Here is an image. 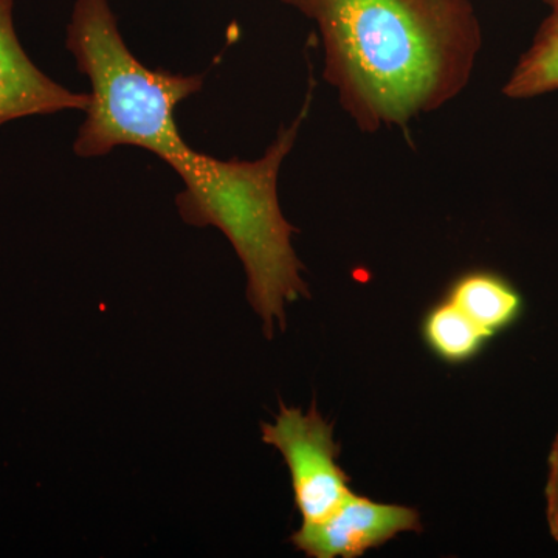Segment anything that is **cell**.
Wrapping results in <instances>:
<instances>
[{"label":"cell","instance_id":"obj_8","mask_svg":"<svg viewBox=\"0 0 558 558\" xmlns=\"http://www.w3.org/2000/svg\"><path fill=\"white\" fill-rule=\"evenodd\" d=\"M421 333L433 355L447 365L472 362L492 340L487 332L447 299L429 307L422 319Z\"/></svg>","mask_w":558,"mask_h":558},{"label":"cell","instance_id":"obj_10","mask_svg":"<svg viewBox=\"0 0 558 558\" xmlns=\"http://www.w3.org/2000/svg\"><path fill=\"white\" fill-rule=\"evenodd\" d=\"M545 498L546 521H548L550 535L558 543V432L549 450Z\"/></svg>","mask_w":558,"mask_h":558},{"label":"cell","instance_id":"obj_6","mask_svg":"<svg viewBox=\"0 0 558 558\" xmlns=\"http://www.w3.org/2000/svg\"><path fill=\"white\" fill-rule=\"evenodd\" d=\"M14 0H0V126L25 117L86 110L89 94H76L43 72L17 38Z\"/></svg>","mask_w":558,"mask_h":558},{"label":"cell","instance_id":"obj_7","mask_svg":"<svg viewBox=\"0 0 558 558\" xmlns=\"http://www.w3.org/2000/svg\"><path fill=\"white\" fill-rule=\"evenodd\" d=\"M444 299L451 301L494 339L523 314V296L512 282L490 270H470L454 279Z\"/></svg>","mask_w":558,"mask_h":558},{"label":"cell","instance_id":"obj_1","mask_svg":"<svg viewBox=\"0 0 558 558\" xmlns=\"http://www.w3.org/2000/svg\"><path fill=\"white\" fill-rule=\"evenodd\" d=\"M317 24L323 78L360 131L409 130L462 94L483 49L472 0H281Z\"/></svg>","mask_w":558,"mask_h":558},{"label":"cell","instance_id":"obj_5","mask_svg":"<svg viewBox=\"0 0 558 558\" xmlns=\"http://www.w3.org/2000/svg\"><path fill=\"white\" fill-rule=\"evenodd\" d=\"M422 529L416 509L385 505L352 492L325 520L303 523L289 542L311 558H355L387 545L403 532Z\"/></svg>","mask_w":558,"mask_h":558},{"label":"cell","instance_id":"obj_11","mask_svg":"<svg viewBox=\"0 0 558 558\" xmlns=\"http://www.w3.org/2000/svg\"><path fill=\"white\" fill-rule=\"evenodd\" d=\"M542 2H545L546 5H549L550 10L557 9L558 7V0H542Z\"/></svg>","mask_w":558,"mask_h":558},{"label":"cell","instance_id":"obj_2","mask_svg":"<svg viewBox=\"0 0 558 558\" xmlns=\"http://www.w3.org/2000/svg\"><path fill=\"white\" fill-rule=\"evenodd\" d=\"M312 92L299 117L258 160H219L186 146L167 161L183 190L175 197L180 218L193 227H215L233 245L247 275L250 306L274 339L275 323L286 329V306L310 299L303 263L292 247L295 227L282 215L278 178L310 112Z\"/></svg>","mask_w":558,"mask_h":558},{"label":"cell","instance_id":"obj_3","mask_svg":"<svg viewBox=\"0 0 558 558\" xmlns=\"http://www.w3.org/2000/svg\"><path fill=\"white\" fill-rule=\"evenodd\" d=\"M65 47L76 69L90 81L86 119L73 143L83 159L135 146L167 163L189 146L175 109L204 87V75L149 69L132 53L109 0H76Z\"/></svg>","mask_w":558,"mask_h":558},{"label":"cell","instance_id":"obj_4","mask_svg":"<svg viewBox=\"0 0 558 558\" xmlns=\"http://www.w3.org/2000/svg\"><path fill=\"white\" fill-rule=\"evenodd\" d=\"M260 427L263 442L284 458L303 523L325 520L352 494L351 478L337 461L340 446L333 439V427L315 402L307 413L281 403L277 421Z\"/></svg>","mask_w":558,"mask_h":558},{"label":"cell","instance_id":"obj_9","mask_svg":"<svg viewBox=\"0 0 558 558\" xmlns=\"http://www.w3.org/2000/svg\"><path fill=\"white\" fill-rule=\"evenodd\" d=\"M558 90V7L539 25L531 47L517 62L502 94L512 100H529Z\"/></svg>","mask_w":558,"mask_h":558}]
</instances>
